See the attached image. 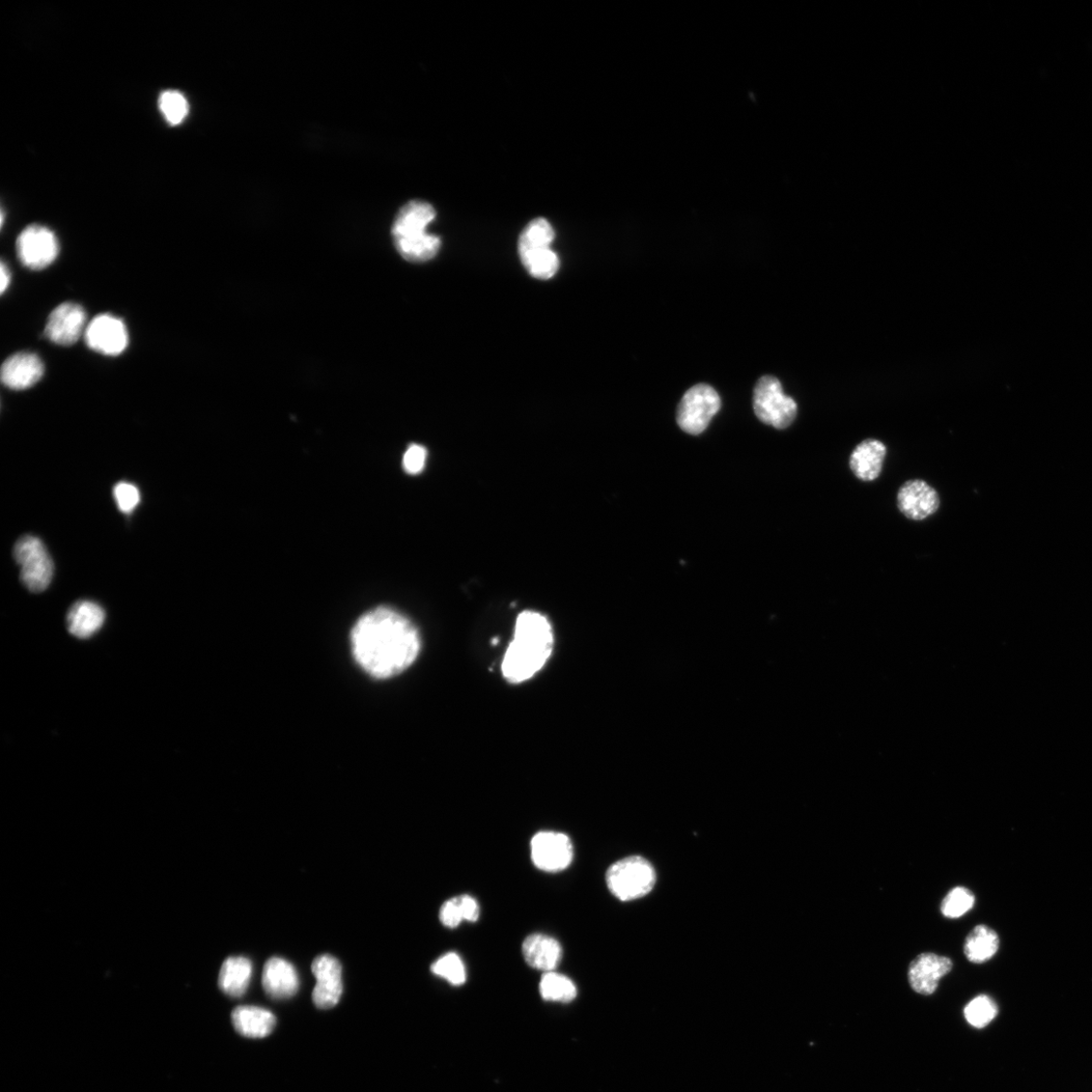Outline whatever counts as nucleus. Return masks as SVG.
Masks as SVG:
<instances>
[{
    "label": "nucleus",
    "instance_id": "f257e3e1",
    "mask_svg": "<svg viewBox=\"0 0 1092 1092\" xmlns=\"http://www.w3.org/2000/svg\"><path fill=\"white\" fill-rule=\"evenodd\" d=\"M351 649L357 664L373 678L398 676L422 651L416 627L398 611L379 607L357 621L351 630Z\"/></svg>",
    "mask_w": 1092,
    "mask_h": 1092
},
{
    "label": "nucleus",
    "instance_id": "f03ea898",
    "mask_svg": "<svg viewBox=\"0 0 1092 1092\" xmlns=\"http://www.w3.org/2000/svg\"><path fill=\"white\" fill-rule=\"evenodd\" d=\"M553 632L546 616L535 611L519 615L514 639L504 657V677L519 684L534 677L551 656Z\"/></svg>",
    "mask_w": 1092,
    "mask_h": 1092
},
{
    "label": "nucleus",
    "instance_id": "7ed1b4c3",
    "mask_svg": "<svg viewBox=\"0 0 1092 1092\" xmlns=\"http://www.w3.org/2000/svg\"><path fill=\"white\" fill-rule=\"evenodd\" d=\"M435 217L434 208L424 201H412L400 210L391 233L406 261L422 263L436 257L441 241L427 231Z\"/></svg>",
    "mask_w": 1092,
    "mask_h": 1092
},
{
    "label": "nucleus",
    "instance_id": "20e7f679",
    "mask_svg": "<svg viewBox=\"0 0 1092 1092\" xmlns=\"http://www.w3.org/2000/svg\"><path fill=\"white\" fill-rule=\"evenodd\" d=\"M554 231L545 218L532 220L520 235L518 250L520 260L530 275L543 279L551 278L559 267V261L551 249Z\"/></svg>",
    "mask_w": 1092,
    "mask_h": 1092
},
{
    "label": "nucleus",
    "instance_id": "39448f33",
    "mask_svg": "<svg viewBox=\"0 0 1092 1092\" xmlns=\"http://www.w3.org/2000/svg\"><path fill=\"white\" fill-rule=\"evenodd\" d=\"M654 866L640 856L624 858L610 866L606 883L610 892L622 902L645 898L655 887Z\"/></svg>",
    "mask_w": 1092,
    "mask_h": 1092
},
{
    "label": "nucleus",
    "instance_id": "423d86ee",
    "mask_svg": "<svg viewBox=\"0 0 1092 1092\" xmlns=\"http://www.w3.org/2000/svg\"><path fill=\"white\" fill-rule=\"evenodd\" d=\"M753 410L761 423L776 429H787L794 423L798 408L792 398L783 393L778 379L765 376L754 386Z\"/></svg>",
    "mask_w": 1092,
    "mask_h": 1092
},
{
    "label": "nucleus",
    "instance_id": "0eeeda50",
    "mask_svg": "<svg viewBox=\"0 0 1092 1092\" xmlns=\"http://www.w3.org/2000/svg\"><path fill=\"white\" fill-rule=\"evenodd\" d=\"M14 557L26 589L33 593L45 591L53 579L54 564L44 544L32 536L22 537L14 547Z\"/></svg>",
    "mask_w": 1092,
    "mask_h": 1092
},
{
    "label": "nucleus",
    "instance_id": "6e6552de",
    "mask_svg": "<svg viewBox=\"0 0 1092 1092\" xmlns=\"http://www.w3.org/2000/svg\"><path fill=\"white\" fill-rule=\"evenodd\" d=\"M720 408V397L712 386L706 384H696L686 391L679 404L678 425L691 435L702 434Z\"/></svg>",
    "mask_w": 1092,
    "mask_h": 1092
},
{
    "label": "nucleus",
    "instance_id": "1a4fd4ad",
    "mask_svg": "<svg viewBox=\"0 0 1092 1092\" xmlns=\"http://www.w3.org/2000/svg\"><path fill=\"white\" fill-rule=\"evenodd\" d=\"M531 860L540 870L547 873L567 870L574 859V846L569 835L545 830L538 832L530 842Z\"/></svg>",
    "mask_w": 1092,
    "mask_h": 1092
},
{
    "label": "nucleus",
    "instance_id": "9d476101",
    "mask_svg": "<svg viewBox=\"0 0 1092 1092\" xmlns=\"http://www.w3.org/2000/svg\"><path fill=\"white\" fill-rule=\"evenodd\" d=\"M60 242L55 233L42 225L27 226L17 240V254L23 266L42 270L60 256Z\"/></svg>",
    "mask_w": 1092,
    "mask_h": 1092
},
{
    "label": "nucleus",
    "instance_id": "9b49d317",
    "mask_svg": "<svg viewBox=\"0 0 1092 1092\" xmlns=\"http://www.w3.org/2000/svg\"><path fill=\"white\" fill-rule=\"evenodd\" d=\"M84 340L92 350L106 356H117L127 349L129 333L123 320L102 314L88 325Z\"/></svg>",
    "mask_w": 1092,
    "mask_h": 1092
},
{
    "label": "nucleus",
    "instance_id": "f8f14e48",
    "mask_svg": "<svg viewBox=\"0 0 1092 1092\" xmlns=\"http://www.w3.org/2000/svg\"><path fill=\"white\" fill-rule=\"evenodd\" d=\"M87 313L75 303H64L55 307L48 318L45 335L53 344L70 346L76 344L87 330Z\"/></svg>",
    "mask_w": 1092,
    "mask_h": 1092
},
{
    "label": "nucleus",
    "instance_id": "ddd939ff",
    "mask_svg": "<svg viewBox=\"0 0 1092 1092\" xmlns=\"http://www.w3.org/2000/svg\"><path fill=\"white\" fill-rule=\"evenodd\" d=\"M317 980L313 1001L320 1010L332 1009L339 1003L343 991V968L340 961L330 955L318 956L312 964Z\"/></svg>",
    "mask_w": 1092,
    "mask_h": 1092
},
{
    "label": "nucleus",
    "instance_id": "4468645a",
    "mask_svg": "<svg viewBox=\"0 0 1092 1092\" xmlns=\"http://www.w3.org/2000/svg\"><path fill=\"white\" fill-rule=\"evenodd\" d=\"M940 506L939 493L922 480L908 481L898 494L899 509L910 520H925L934 515Z\"/></svg>",
    "mask_w": 1092,
    "mask_h": 1092
},
{
    "label": "nucleus",
    "instance_id": "2eb2a0df",
    "mask_svg": "<svg viewBox=\"0 0 1092 1092\" xmlns=\"http://www.w3.org/2000/svg\"><path fill=\"white\" fill-rule=\"evenodd\" d=\"M953 962L948 957L933 953H923L917 956L909 969V982L911 989L922 995L933 994L941 978L950 973Z\"/></svg>",
    "mask_w": 1092,
    "mask_h": 1092
},
{
    "label": "nucleus",
    "instance_id": "dca6fc26",
    "mask_svg": "<svg viewBox=\"0 0 1092 1092\" xmlns=\"http://www.w3.org/2000/svg\"><path fill=\"white\" fill-rule=\"evenodd\" d=\"M44 373V363L37 354L19 352L4 362L2 381L7 387L21 390L34 386L41 381Z\"/></svg>",
    "mask_w": 1092,
    "mask_h": 1092
},
{
    "label": "nucleus",
    "instance_id": "f3484780",
    "mask_svg": "<svg viewBox=\"0 0 1092 1092\" xmlns=\"http://www.w3.org/2000/svg\"><path fill=\"white\" fill-rule=\"evenodd\" d=\"M887 455L886 445L877 439L860 442L850 457V468L863 482H873L880 477Z\"/></svg>",
    "mask_w": 1092,
    "mask_h": 1092
},
{
    "label": "nucleus",
    "instance_id": "a211bd4d",
    "mask_svg": "<svg viewBox=\"0 0 1092 1092\" xmlns=\"http://www.w3.org/2000/svg\"><path fill=\"white\" fill-rule=\"evenodd\" d=\"M525 962L534 969L551 972L561 963L563 949L554 938L544 934H532L522 944Z\"/></svg>",
    "mask_w": 1092,
    "mask_h": 1092
},
{
    "label": "nucleus",
    "instance_id": "6ab92c4d",
    "mask_svg": "<svg viewBox=\"0 0 1092 1092\" xmlns=\"http://www.w3.org/2000/svg\"><path fill=\"white\" fill-rule=\"evenodd\" d=\"M263 986L265 992L275 999L294 996L300 986L296 968L282 958L269 959L263 968Z\"/></svg>",
    "mask_w": 1092,
    "mask_h": 1092
},
{
    "label": "nucleus",
    "instance_id": "aec40b11",
    "mask_svg": "<svg viewBox=\"0 0 1092 1092\" xmlns=\"http://www.w3.org/2000/svg\"><path fill=\"white\" fill-rule=\"evenodd\" d=\"M232 1023L235 1030L244 1037L261 1039L273 1031L276 1019L262 1007L239 1006L232 1013Z\"/></svg>",
    "mask_w": 1092,
    "mask_h": 1092
},
{
    "label": "nucleus",
    "instance_id": "412c9836",
    "mask_svg": "<svg viewBox=\"0 0 1092 1092\" xmlns=\"http://www.w3.org/2000/svg\"><path fill=\"white\" fill-rule=\"evenodd\" d=\"M104 620L105 613L99 604L84 600L70 608L67 614V627L72 635L84 639L97 633L103 626Z\"/></svg>",
    "mask_w": 1092,
    "mask_h": 1092
},
{
    "label": "nucleus",
    "instance_id": "4be33fe9",
    "mask_svg": "<svg viewBox=\"0 0 1092 1092\" xmlns=\"http://www.w3.org/2000/svg\"><path fill=\"white\" fill-rule=\"evenodd\" d=\"M252 963L244 957H230L222 963L219 974V988L232 997L242 996L250 984Z\"/></svg>",
    "mask_w": 1092,
    "mask_h": 1092
},
{
    "label": "nucleus",
    "instance_id": "5701e85b",
    "mask_svg": "<svg viewBox=\"0 0 1092 1092\" xmlns=\"http://www.w3.org/2000/svg\"><path fill=\"white\" fill-rule=\"evenodd\" d=\"M998 948L999 938L995 931L986 925H979L967 936L964 953L970 962L980 964L994 957Z\"/></svg>",
    "mask_w": 1092,
    "mask_h": 1092
},
{
    "label": "nucleus",
    "instance_id": "b1692460",
    "mask_svg": "<svg viewBox=\"0 0 1092 1092\" xmlns=\"http://www.w3.org/2000/svg\"><path fill=\"white\" fill-rule=\"evenodd\" d=\"M541 995L545 1000L571 1002L577 996V988L570 978L555 971L544 974L540 985Z\"/></svg>",
    "mask_w": 1092,
    "mask_h": 1092
},
{
    "label": "nucleus",
    "instance_id": "393cba45",
    "mask_svg": "<svg viewBox=\"0 0 1092 1092\" xmlns=\"http://www.w3.org/2000/svg\"><path fill=\"white\" fill-rule=\"evenodd\" d=\"M158 106L166 122L172 126L183 123L189 113L186 98L178 91L163 92L159 97Z\"/></svg>",
    "mask_w": 1092,
    "mask_h": 1092
},
{
    "label": "nucleus",
    "instance_id": "a878e982",
    "mask_svg": "<svg viewBox=\"0 0 1092 1092\" xmlns=\"http://www.w3.org/2000/svg\"><path fill=\"white\" fill-rule=\"evenodd\" d=\"M997 1012V1006L991 997L980 995L968 1003L965 1007L964 1016L971 1026L982 1029L995 1019Z\"/></svg>",
    "mask_w": 1092,
    "mask_h": 1092
},
{
    "label": "nucleus",
    "instance_id": "bb28decb",
    "mask_svg": "<svg viewBox=\"0 0 1092 1092\" xmlns=\"http://www.w3.org/2000/svg\"><path fill=\"white\" fill-rule=\"evenodd\" d=\"M431 971L455 987L463 986L466 980L465 964L456 953H447L441 956L432 964Z\"/></svg>",
    "mask_w": 1092,
    "mask_h": 1092
},
{
    "label": "nucleus",
    "instance_id": "cd10ccee",
    "mask_svg": "<svg viewBox=\"0 0 1092 1092\" xmlns=\"http://www.w3.org/2000/svg\"><path fill=\"white\" fill-rule=\"evenodd\" d=\"M975 904L974 894L967 888L951 889L944 899L941 910L948 918H959L967 913Z\"/></svg>",
    "mask_w": 1092,
    "mask_h": 1092
},
{
    "label": "nucleus",
    "instance_id": "c85d7f7f",
    "mask_svg": "<svg viewBox=\"0 0 1092 1092\" xmlns=\"http://www.w3.org/2000/svg\"><path fill=\"white\" fill-rule=\"evenodd\" d=\"M114 497L119 509L126 514L132 513L140 502V492L129 483H119L114 489Z\"/></svg>",
    "mask_w": 1092,
    "mask_h": 1092
},
{
    "label": "nucleus",
    "instance_id": "c756f323",
    "mask_svg": "<svg viewBox=\"0 0 1092 1092\" xmlns=\"http://www.w3.org/2000/svg\"><path fill=\"white\" fill-rule=\"evenodd\" d=\"M442 925L448 929H456L465 920L464 912L457 898L445 902L439 911Z\"/></svg>",
    "mask_w": 1092,
    "mask_h": 1092
},
{
    "label": "nucleus",
    "instance_id": "7c9ffc66",
    "mask_svg": "<svg viewBox=\"0 0 1092 1092\" xmlns=\"http://www.w3.org/2000/svg\"><path fill=\"white\" fill-rule=\"evenodd\" d=\"M427 451L423 445H411L404 455L403 466L409 474H418L425 466Z\"/></svg>",
    "mask_w": 1092,
    "mask_h": 1092
},
{
    "label": "nucleus",
    "instance_id": "2f4dec72",
    "mask_svg": "<svg viewBox=\"0 0 1092 1092\" xmlns=\"http://www.w3.org/2000/svg\"><path fill=\"white\" fill-rule=\"evenodd\" d=\"M458 900L463 910L465 920L470 922L477 921L480 916L478 902L471 898V896L465 894L458 896Z\"/></svg>",
    "mask_w": 1092,
    "mask_h": 1092
},
{
    "label": "nucleus",
    "instance_id": "473e14b6",
    "mask_svg": "<svg viewBox=\"0 0 1092 1092\" xmlns=\"http://www.w3.org/2000/svg\"><path fill=\"white\" fill-rule=\"evenodd\" d=\"M11 284V271L5 263H2V294H5Z\"/></svg>",
    "mask_w": 1092,
    "mask_h": 1092
}]
</instances>
